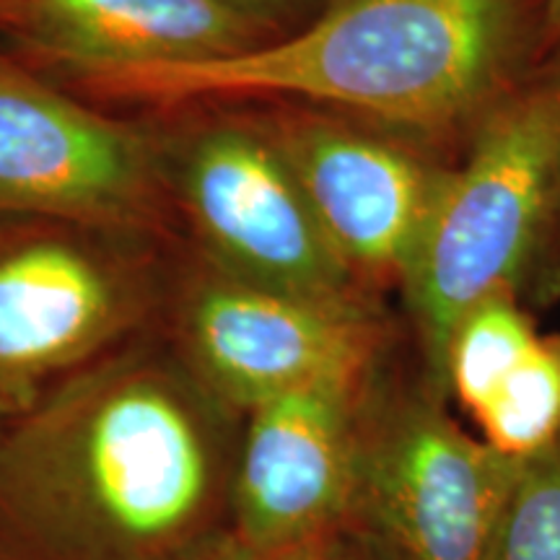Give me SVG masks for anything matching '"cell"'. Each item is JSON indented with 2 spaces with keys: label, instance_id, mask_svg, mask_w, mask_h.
Wrapping results in <instances>:
<instances>
[{
  "label": "cell",
  "instance_id": "cell-7",
  "mask_svg": "<svg viewBox=\"0 0 560 560\" xmlns=\"http://www.w3.org/2000/svg\"><path fill=\"white\" fill-rule=\"evenodd\" d=\"M195 223L236 280L338 306L355 299L353 270L322 231L278 145L240 128L200 136L185 164Z\"/></svg>",
  "mask_w": 560,
  "mask_h": 560
},
{
  "label": "cell",
  "instance_id": "cell-18",
  "mask_svg": "<svg viewBox=\"0 0 560 560\" xmlns=\"http://www.w3.org/2000/svg\"><path fill=\"white\" fill-rule=\"evenodd\" d=\"M542 16H545V32L550 37L560 39V0H542Z\"/></svg>",
  "mask_w": 560,
  "mask_h": 560
},
{
  "label": "cell",
  "instance_id": "cell-5",
  "mask_svg": "<svg viewBox=\"0 0 560 560\" xmlns=\"http://www.w3.org/2000/svg\"><path fill=\"white\" fill-rule=\"evenodd\" d=\"M380 353L366 306L322 304L236 278L202 289L182 332V366L242 416L312 384L369 380Z\"/></svg>",
  "mask_w": 560,
  "mask_h": 560
},
{
  "label": "cell",
  "instance_id": "cell-8",
  "mask_svg": "<svg viewBox=\"0 0 560 560\" xmlns=\"http://www.w3.org/2000/svg\"><path fill=\"white\" fill-rule=\"evenodd\" d=\"M278 149L350 270L408 278L446 174L395 145L332 125H301Z\"/></svg>",
  "mask_w": 560,
  "mask_h": 560
},
{
  "label": "cell",
  "instance_id": "cell-12",
  "mask_svg": "<svg viewBox=\"0 0 560 560\" xmlns=\"http://www.w3.org/2000/svg\"><path fill=\"white\" fill-rule=\"evenodd\" d=\"M472 418L482 441L509 459L537 457L558 444L560 332L540 335Z\"/></svg>",
  "mask_w": 560,
  "mask_h": 560
},
{
  "label": "cell",
  "instance_id": "cell-19",
  "mask_svg": "<svg viewBox=\"0 0 560 560\" xmlns=\"http://www.w3.org/2000/svg\"><path fill=\"white\" fill-rule=\"evenodd\" d=\"M9 418H11V416H9V412H5L3 408H0V431H3V425H5V423H9Z\"/></svg>",
  "mask_w": 560,
  "mask_h": 560
},
{
  "label": "cell",
  "instance_id": "cell-6",
  "mask_svg": "<svg viewBox=\"0 0 560 560\" xmlns=\"http://www.w3.org/2000/svg\"><path fill=\"white\" fill-rule=\"evenodd\" d=\"M366 382L312 384L247 412L229 495V527L244 542L296 556L346 532Z\"/></svg>",
  "mask_w": 560,
  "mask_h": 560
},
{
  "label": "cell",
  "instance_id": "cell-15",
  "mask_svg": "<svg viewBox=\"0 0 560 560\" xmlns=\"http://www.w3.org/2000/svg\"><path fill=\"white\" fill-rule=\"evenodd\" d=\"M327 550L296 552V556H278V552H265L260 548H255V545L244 542L234 529L223 527L215 532V535H210L208 540L195 545L192 550H187L179 560H325Z\"/></svg>",
  "mask_w": 560,
  "mask_h": 560
},
{
  "label": "cell",
  "instance_id": "cell-14",
  "mask_svg": "<svg viewBox=\"0 0 560 560\" xmlns=\"http://www.w3.org/2000/svg\"><path fill=\"white\" fill-rule=\"evenodd\" d=\"M486 560H560V441L522 459Z\"/></svg>",
  "mask_w": 560,
  "mask_h": 560
},
{
  "label": "cell",
  "instance_id": "cell-16",
  "mask_svg": "<svg viewBox=\"0 0 560 560\" xmlns=\"http://www.w3.org/2000/svg\"><path fill=\"white\" fill-rule=\"evenodd\" d=\"M325 560H387L374 545H369L361 537L342 532L338 540L332 542V548L327 550Z\"/></svg>",
  "mask_w": 560,
  "mask_h": 560
},
{
  "label": "cell",
  "instance_id": "cell-9",
  "mask_svg": "<svg viewBox=\"0 0 560 560\" xmlns=\"http://www.w3.org/2000/svg\"><path fill=\"white\" fill-rule=\"evenodd\" d=\"M128 327V304L94 257L37 242L0 257V408L19 416Z\"/></svg>",
  "mask_w": 560,
  "mask_h": 560
},
{
  "label": "cell",
  "instance_id": "cell-2",
  "mask_svg": "<svg viewBox=\"0 0 560 560\" xmlns=\"http://www.w3.org/2000/svg\"><path fill=\"white\" fill-rule=\"evenodd\" d=\"M527 24V0H332L310 30L223 58L100 73L149 96L278 91L408 128H444L495 89Z\"/></svg>",
  "mask_w": 560,
  "mask_h": 560
},
{
  "label": "cell",
  "instance_id": "cell-3",
  "mask_svg": "<svg viewBox=\"0 0 560 560\" xmlns=\"http://www.w3.org/2000/svg\"><path fill=\"white\" fill-rule=\"evenodd\" d=\"M560 192V86L511 102L480 132L465 170L446 177L405 278L423 382L446 392V350L459 319L511 289Z\"/></svg>",
  "mask_w": 560,
  "mask_h": 560
},
{
  "label": "cell",
  "instance_id": "cell-4",
  "mask_svg": "<svg viewBox=\"0 0 560 560\" xmlns=\"http://www.w3.org/2000/svg\"><path fill=\"white\" fill-rule=\"evenodd\" d=\"M520 459L462 431L429 384L395 392L369 376L346 532L387 560H486Z\"/></svg>",
  "mask_w": 560,
  "mask_h": 560
},
{
  "label": "cell",
  "instance_id": "cell-20",
  "mask_svg": "<svg viewBox=\"0 0 560 560\" xmlns=\"http://www.w3.org/2000/svg\"><path fill=\"white\" fill-rule=\"evenodd\" d=\"M0 560H11V558H5V556H3V552H0Z\"/></svg>",
  "mask_w": 560,
  "mask_h": 560
},
{
  "label": "cell",
  "instance_id": "cell-10",
  "mask_svg": "<svg viewBox=\"0 0 560 560\" xmlns=\"http://www.w3.org/2000/svg\"><path fill=\"white\" fill-rule=\"evenodd\" d=\"M145 161L120 125L0 73V210L115 215L140 198Z\"/></svg>",
  "mask_w": 560,
  "mask_h": 560
},
{
  "label": "cell",
  "instance_id": "cell-11",
  "mask_svg": "<svg viewBox=\"0 0 560 560\" xmlns=\"http://www.w3.org/2000/svg\"><path fill=\"white\" fill-rule=\"evenodd\" d=\"M257 21L219 0H32V32L91 75L249 50Z\"/></svg>",
  "mask_w": 560,
  "mask_h": 560
},
{
  "label": "cell",
  "instance_id": "cell-13",
  "mask_svg": "<svg viewBox=\"0 0 560 560\" xmlns=\"http://www.w3.org/2000/svg\"><path fill=\"white\" fill-rule=\"evenodd\" d=\"M540 338L514 289L490 293L459 319L446 350V392L475 416Z\"/></svg>",
  "mask_w": 560,
  "mask_h": 560
},
{
  "label": "cell",
  "instance_id": "cell-17",
  "mask_svg": "<svg viewBox=\"0 0 560 560\" xmlns=\"http://www.w3.org/2000/svg\"><path fill=\"white\" fill-rule=\"evenodd\" d=\"M219 3L244 13V16L252 21H260L265 16H272V13L283 11L291 0H219Z\"/></svg>",
  "mask_w": 560,
  "mask_h": 560
},
{
  "label": "cell",
  "instance_id": "cell-1",
  "mask_svg": "<svg viewBox=\"0 0 560 560\" xmlns=\"http://www.w3.org/2000/svg\"><path fill=\"white\" fill-rule=\"evenodd\" d=\"M182 363L104 355L0 431V552L179 560L229 527L236 444Z\"/></svg>",
  "mask_w": 560,
  "mask_h": 560
}]
</instances>
